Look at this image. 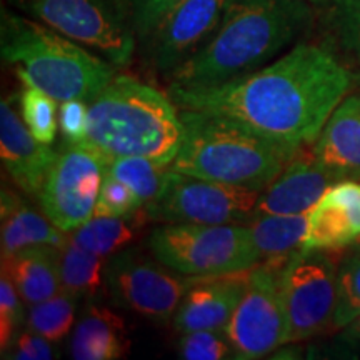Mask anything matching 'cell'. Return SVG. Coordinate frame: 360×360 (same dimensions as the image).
<instances>
[{
    "instance_id": "obj_1",
    "label": "cell",
    "mask_w": 360,
    "mask_h": 360,
    "mask_svg": "<svg viewBox=\"0 0 360 360\" xmlns=\"http://www.w3.org/2000/svg\"><path fill=\"white\" fill-rule=\"evenodd\" d=\"M352 87L327 49L299 44L272 64L209 89L169 87L177 109L209 112L294 150L314 146Z\"/></svg>"
},
{
    "instance_id": "obj_2",
    "label": "cell",
    "mask_w": 360,
    "mask_h": 360,
    "mask_svg": "<svg viewBox=\"0 0 360 360\" xmlns=\"http://www.w3.org/2000/svg\"><path fill=\"white\" fill-rule=\"evenodd\" d=\"M302 20L299 0H232L214 37L169 75L170 87L209 89L260 69Z\"/></svg>"
},
{
    "instance_id": "obj_3",
    "label": "cell",
    "mask_w": 360,
    "mask_h": 360,
    "mask_svg": "<svg viewBox=\"0 0 360 360\" xmlns=\"http://www.w3.org/2000/svg\"><path fill=\"white\" fill-rule=\"evenodd\" d=\"M0 53L27 87H37L57 102H92L115 77L114 64L52 27L4 7Z\"/></svg>"
},
{
    "instance_id": "obj_4",
    "label": "cell",
    "mask_w": 360,
    "mask_h": 360,
    "mask_svg": "<svg viewBox=\"0 0 360 360\" xmlns=\"http://www.w3.org/2000/svg\"><path fill=\"white\" fill-rule=\"evenodd\" d=\"M182 141V120L172 98L129 75H115L89 102L85 142L107 160L147 157L172 164Z\"/></svg>"
},
{
    "instance_id": "obj_5",
    "label": "cell",
    "mask_w": 360,
    "mask_h": 360,
    "mask_svg": "<svg viewBox=\"0 0 360 360\" xmlns=\"http://www.w3.org/2000/svg\"><path fill=\"white\" fill-rule=\"evenodd\" d=\"M182 141L170 169L262 192L297 152L209 112L179 109Z\"/></svg>"
},
{
    "instance_id": "obj_6",
    "label": "cell",
    "mask_w": 360,
    "mask_h": 360,
    "mask_svg": "<svg viewBox=\"0 0 360 360\" xmlns=\"http://www.w3.org/2000/svg\"><path fill=\"white\" fill-rule=\"evenodd\" d=\"M148 249L187 277L242 272L260 262L249 227L238 224H164L150 233Z\"/></svg>"
},
{
    "instance_id": "obj_7",
    "label": "cell",
    "mask_w": 360,
    "mask_h": 360,
    "mask_svg": "<svg viewBox=\"0 0 360 360\" xmlns=\"http://www.w3.org/2000/svg\"><path fill=\"white\" fill-rule=\"evenodd\" d=\"M11 4L115 67L132 60L137 32L129 0H11Z\"/></svg>"
},
{
    "instance_id": "obj_8",
    "label": "cell",
    "mask_w": 360,
    "mask_h": 360,
    "mask_svg": "<svg viewBox=\"0 0 360 360\" xmlns=\"http://www.w3.org/2000/svg\"><path fill=\"white\" fill-rule=\"evenodd\" d=\"M289 259L262 260L249 270L247 289L225 327L236 359H262L289 342L282 287Z\"/></svg>"
},
{
    "instance_id": "obj_9",
    "label": "cell",
    "mask_w": 360,
    "mask_h": 360,
    "mask_svg": "<svg viewBox=\"0 0 360 360\" xmlns=\"http://www.w3.org/2000/svg\"><path fill=\"white\" fill-rule=\"evenodd\" d=\"M342 250L300 249L282 276L289 342L312 339L334 328L337 276Z\"/></svg>"
},
{
    "instance_id": "obj_10",
    "label": "cell",
    "mask_w": 360,
    "mask_h": 360,
    "mask_svg": "<svg viewBox=\"0 0 360 360\" xmlns=\"http://www.w3.org/2000/svg\"><path fill=\"white\" fill-rule=\"evenodd\" d=\"M259 193L170 169L160 195L143 212L148 220L164 224H247Z\"/></svg>"
},
{
    "instance_id": "obj_11",
    "label": "cell",
    "mask_w": 360,
    "mask_h": 360,
    "mask_svg": "<svg viewBox=\"0 0 360 360\" xmlns=\"http://www.w3.org/2000/svg\"><path fill=\"white\" fill-rule=\"evenodd\" d=\"M191 283L192 277L135 249H124L107 259L105 287L112 302L150 321H172Z\"/></svg>"
},
{
    "instance_id": "obj_12",
    "label": "cell",
    "mask_w": 360,
    "mask_h": 360,
    "mask_svg": "<svg viewBox=\"0 0 360 360\" xmlns=\"http://www.w3.org/2000/svg\"><path fill=\"white\" fill-rule=\"evenodd\" d=\"M107 159L87 143H65L39 195L42 212L65 232L94 217Z\"/></svg>"
},
{
    "instance_id": "obj_13",
    "label": "cell",
    "mask_w": 360,
    "mask_h": 360,
    "mask_svg": "<svg viewBox=\"0 0 360 360\" xmlns=\"http://www.w3.org/2000/svg\"><path fill=\"white\" fill-rule=\"evenodd\" d=\"M232 0H184L164 15L146 39L157 70L170 75L200 51L222 24Z\"/></svg>"
},
{
    "instance_id": "obj_14",
    "label": "cell",
    "mask_w": 360,
    "mask_h": 360,
    "mask_svg": "<svg viewBox=\"0 0 360 360\" xmlns=\"http://www.w3.org/2000/svg\"><path fill=\"white\" fill-rule=\"evenodd\" d=\"M334 184L337 179L322 167L314 154V146H305L292 157L276 180L259 193L252 219L309 214Z\"/></svg>"
},
{
    "instance_id": "obj_15",
    "label": "cell",
    "mask_w": 360,
    "mask_h": 360,
    "mask_svg": "<svg viewBox=\"0 0 360 360\" xmlns=\"http://www.w3.org/2000/svg\"><path fill=\"white\" fill-rule=\"evenodd\" d=\"M249 270L192 277L172 319L175 330H225L247 289Z\"/></svg>"
},
{
    "instance_id": "obj_16",
    "label": "cell",
    "mask_w": 360,
    "mask_h": 360,
    "mask_svg": "<svg viewBox=\"0 0 360 360\" xmlns=\"http://www.w3.org/2000/svg\"><path fill=\"white\" fill-rule=\"evenodd\" d=\"M57 155L51 146L30 134L12 102L4 98L0 102V159L17 187L39 199Z\"/></svg>"
},
{
    "instance_id": "obj_17",
    "label": "cell",
    "mask_w": 360,
    "mask_h": 360,
    "mask_svg": "<svg viewBox=\"0 0 360 360\" xmlns=\"http://www.w3.org/2000/svg\"><path fill=\"white\" fill-rule=\"evenodd\" d=\"M360 237V180H340L309 212L304 249L345 250Z\"/></svg>"
},
{
    "instance_id": "obj_18",
    "label": "cell",
    "mask_w": 360,
    "mask_h": 360,
    "mask_svg": "<svg viewBox=\"0 0 360 360\" xmlns=\"http://www.w3.org/2000/svg\"><path fill=\"white\" fill-rule=\"evenodd\" d=\"M314 154L337 182L360 180V94L345 97L332 112Z\"/></svg>"
},
{
    "instance_id": "obj_19",
    "label": "cell",
    "mask_w": 360,
    "mask_h": 360,
    "mask_svg": "<svg viewBox=\"0 0 360 360\" xmlns=\"http://www.w3.org/2000/svg\"><path fill=\"white\" fill-rule=\"evenodd\" d=\"M2 255L13 254L27 247L52 245L60 250L70 238V232L62 231L47 215L30 209L19 195L2 191Z\"/></svg>"
},
{
    "instance_id": "obj_20",
    "label": "cell",
    "mask_w": 360,
    "mask_h": 360,
    "mask_svg": "<svg viewBox=\"0 0 360 360\" xmlns=\"http://www.w3.org/2000/svg\"><path fill=\"white\" fill-rule=\"evenodd\" d=\"M2 274L11 278L27 305L51 299L62 290L58 249L52 245L27 247L2 255Z\"/></svg>"
},
{
    "instance_id": "obj_21",
    "label": "cell",
    "mask_w": 360,
    "mask_h": 360,
    "mask_svg": "<svg viewBox=\"0 0 360 360\" xmlns=\"http://www.w3.org/2000/svg\"><path fill=\"white\" fill-rule=\"evenodd\" d=\"M127 326L103 305H89L74 328L70 355L75 360H117L129 354Z\"/></svg>"
},
{
    "instance_id": "obj_22",
    "label": "cell",
    "mask_w": 360,
    "mask_h": 360,
    "mask_svg": "<svg viewBox=\"0 0 360 360\" xmlns=\"http://www.w3.org/2000/svg\"><path fill=\"white\" fill-rule=\"evenodd\" d=\"M262 260L289 259L304 247L309 214L264 215L245 224Z\"/></svg>"
},
{
    "instance_id": "obj_23",
    "label": "cell",
    "mask_w": 360,
    "mask_h": 360,
    "mask_svg": "<svg viewBox=\"0 0 360 360\" xmlns=\"http://www.w3.org/2000/svg\"><path fill=\"white\" fill-rule=\"evenodd\" d=\"M107 259L85 250L72 238L58 250V274L65 294L74 299L94 297L105 283Z\"/></svg>"
},
{
    "instance_id": "obj_24",
    "label": "cell",
    "mask_w": 360,
    "mask_h": 360,
    "mask_svg": "<svg viewBox=\"0 0 360 360\" xmlns=\"http://www.w3.org/2000/svg\"><path fill=\"white\" fill-rule=\"evenodd\" d=\"M134 215L129 217H96L89 219L75 231L70 232V238L85 250L101 257L109 259L117 252L134 242L137 237V229L130 222Z\"/></svg>"
},
{
    "instance_id": "obj_25",
    "label": "cell",
    "mask_w": 360,
    "mask_h": 360,
    "mask_svg": "<svg viewBox=\"0 0 360 360\" xmlns=\"http://www.w3.org/2000/svg\"><path fill=\"white\" fill-rule=\"evenodd\" d=\"M170 167L147 157H117L107 160L105 172L122 180L137 193L143 207L152 204L165 186Z\"/></svg>"
},
{
    "instance_id": "obj_26",
    "label": "cell",
    "mask_w": 360,
    "mask_h": 360,
    "mask_svg": "<svg viewBox=\"0 0 360 360\" xmlns=\"http://www.w3.org/2000/svg\"><path fill=\"white\" fill-rule=\"evenodd\" d=\"M75 300L77 299L60 290L51 299L29 305L27 328L51 342L62 340L74 327Z\"/></svg>"
},
{
    "instance_id": "obj_27",
    "label": "cell",
    "mask_w": 360,
    "mask_h": 360,
    "mask_svg": "<svg viewBox=\"0 0 360 360\" xmlns=\"http://www.w3.org/2000/svg\"><path fill=\"white\" fill-rule=\"evenodd\" d=\"M20 115L27 129L40 142L51 143L56 141L58 129V109L57 101L37 87H27L19 96Z\"/></svg>"
},
{
    "instance_id": "obj_28",
    "label": "cell",
    "mask_w": 360,
    "mask_h": 360,
    "mask_svg": "<svg viewBox=\"0 0 360 360\" xmlns=\"http://www.w3.org/2000/svg\"><path fill=\"white\" fill-rule=\"evenodd\" d=\"M360 315V252L350 249L342 257L337 276L334 328H344Z\"/></svg>"
},
{
    "instance_id": "obj_29",
    "label": "cell",
    "mask_w": 360,
    "mask_h": 360,
    "mask_svg": "<svg viewBox=\"0 0 360 360\" xmlns=\"http://www.w3.org/2000/svg\"><path fill=\"white\" fill-rule=\"evenodd\" d=\"M179 357L184 360H224L236 359L225 330H192L182 334Z\"/></svg>"
},
{
    "instance_id": "obj_30",
    "label": "cell",
    "mask_w": 360,
    "mask_h": 360,
    "mask_svg": "<svg viewBox=\"0 0 360 360\" xmlns=\"http://www.w3.org/2000/svg\"><path fill=\"white\" fill-rule=\"evenodd\" d=\"M142 209L143 204L137 193L122 180L105 172L94 215L96 217H129V215L141 212Z\"/></svg>"
},
{
    "instance_id": "obj_31",
    "label": "cell",
    "mask_w": 360,
    "mask_h": 360,
    "mask_svg": "<svg viewBox=\"0 0 360 360\" xmlns=\"http://www.w3.org/2000/svg\"><path fill=\"white\" fill-rule=\"evenodd\" d=\"M15 285L7 276H0V347L6 354L13 344L17 327L24 321V307Z\"/></svg>"
},
{
    "instance_id": "obj_32",
    "label": "cell",
    "mask_w": 360,
    "mask_h": 360,
    "mask_svg": "<svg viewBox=\"0 0 360 360\" xmlns=\"http://www.w3.org/2000/svg\"><path fill=\"white\" fill-rule=\"evenodd\" d=\"M332 19L340 45L360 62V0H334Z\"/></svg>"
},
{
    "instance_id": "obj_33",
    "label": "cell",
    "mask_w": 360,
    "mask_h": 360,
    "mask_svg": "<svg viewBox=\"0 0 360 360\" xmlns=\"http://www.w3.org/2000/svg\"><path fill=\"white\" fill-rule=\"evenodd\" d=\"M89 102L80 98L60 102L58 107V127L65 143H84L87 137Z\"/></svg>"
},
{
    "instance_id": "obj_34",
    "label": "cell",
    "mask_w": 360,
    "mask_h": 360,
    "mask_svg": "<svg viewBox=\"0 0 360 360\" xmlns=\"http://www.w3.org/2000/svg\"><path fill=\"white\" fill-rule=\"evenodd\" d=\"M137 37L146 39L169 11L184 0H129Z\"/></svg>"
},
{
    "instance_id": "obj_35",
    "label": "cell",
    "mask_w": 360,
    "mask_h": 360,
    "mask_svg": "<svg viewBox=\"0 0 360 360\" xmlns=\"http://www.w3.org/2000/svg\"><path fill=\"white\" fill-rule=\"evenodd\" d=\"M7 359L15 360H51L53 359V349L51 340L27 330L13 340L11 349L7 350Z\"/></svg>"
},
{
    "instance_id": "obj_36",
    "label": "cell",
    "mask_w": 360,
    "mask_h": 360,
    "mask_svg": "<svg viewBox=\"0 0 360 360\" xmlns=\"http://www.w3.org/2000/svg\"><path fill=\"white\" fill-rule=\"evenodd\" d=\"M342 340L360 342V315L344 327V332H342Z\"/></svg>"
},
{
    "instance_id": "obj_37",
    "label": "cell",
    "mask_w": 360,
    "mask_h": 360,
    "mask_svg": "<svg viewBox=\"0 0 360 360\" xmlns=\"http://www.w3.org/2000/svg\"><path fill=\"white\" fill-rule=\"evenodd\" d=\"M350 249H352V250H355V252H360V237L357 238V240H355V242H354V244H352V245H350Z\"/></svg>"
}]
</instances>
